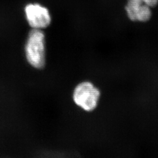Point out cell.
I'll use <instances>...</instances> for the list:
<instances>
[{
    "label": "cell",
    "instance_id": "1",
    "mask_svg": "<svg viewBox=\"0 0 158 158\" xmlns=\"http://www.w3.org/2000/svg\"><path fill=\"white\" fill-rule=\"evenodd\" d=\"M26 56L34 68L40 69L45 64V35L42 29H32L25 46Z\"/></svg>",
    "mask_w": 158,
    "mask_h": 158
},
{
    "label": "cell",
    "instance_id": "2",
    "mask_svg": "<svg viewBox=\"0 0 158 158\" xmlns=\"http://www.w3.org/2000/svg\"><path fill=\"white\" fill-rule=\"evenodd\" d=\"M100 91L90 81H83L75 87L73 93L74 103L87 112L97 107L100 97Z\"/></svg>",
    "mask_w": 158,
    "mask_h": 158
},
{
    "label": "cell",
    "instance_id": "3",
    "mask_svg": "<svg viewBox=\"0 0 158 158\" xmlns=\"http://www.w3.org/2000/svg\"><path fill=\"white\" fill-rule=\"evenodd\" d=\"M24 13L29 25L32 29H42L51 24L52 17L48 8L37 2L27 4Z\"/></svg>",
    "mask_w": 158,
    "mask_h": 158
},
{
    "label": "cell",
    "instance_id": "4",
    "mask_svg": "<svg viewBox=\"0 0 158 158\" xmlns=\"http://www.w3.org/2000/svg\"><path fill=\"white\" fill-rule=\"evenodd\" d=\"M125 10L127 16L132 21L145 23L152 16L151 8L142 0H128Z\"/></svg>",
    "mask_w": 158,
    "mask_h": 158
},
{
    "label": "cell",
    "instance_id": "5",
    "mask_svg": "<svg viewBox=\"0 0 158 158\" xmlns=\"http://www.w3.org/2000/svg\"><path fill=\"white\" fill-rule=\"evenodd\" d=\"M142 1L151 8L157 6L158 4V0H142Z\"/></svg>",
    "mask_w": 158,
    "mask_h": 158
}]
</instances>
